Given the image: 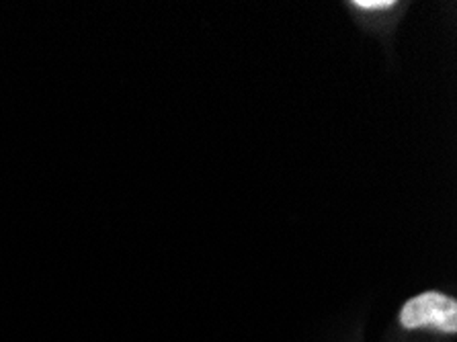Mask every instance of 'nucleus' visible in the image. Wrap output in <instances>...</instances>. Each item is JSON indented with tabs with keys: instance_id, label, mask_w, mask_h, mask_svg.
Listing matches in <instances>:
<instances>
[{
	"instance_id": "f257e3e1",
	"label": "nucleus",
	"mask_w": 457,
	"mask_h": 342,
	"mask_svg": "<svg viewBox=\"0 0 457 342\" xmlns=\"http://www.w3.org/2000/svg\"><path fill=\"white\" fill-rule=\"evenodd\" d=\"M400 324L408 330L414 328H435V330L453 334L457 330V304L453 297L439 291H427L408 299L400 312Z\"/></svg>"
},
{
	"instance_id": "f03ea898",
	"label": "nucleus",
	"mask_w": 457,
	"mask_h": 342,
	"mask_svg": "<svg viewBox=\"0 0 457 342\" xmlns=\"http://www.w3.org/2000/svg\"><path fill=\"white\" fill-rule=\"evenodd\" d=\"M351 4L361 11H386L390 9V6H394L392 0H355V3Z\"/></svg>"
}]
</instances>
